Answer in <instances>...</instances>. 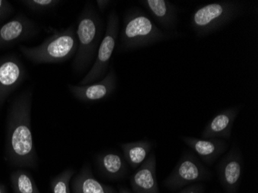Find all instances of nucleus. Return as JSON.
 Instances as JSON below:
<instances>
[{
  "label": "nucleus",
  "mask_w": 258,
  "mask_h": 193,
  "mask_svg": "<svg viewBox=\"0 0 258 193\" xmlns=\"http://www.w3.org/2000/svg\"><path fill=\"white\" fill-rule=\"evenodd\" d=\"M78 48L76 29L74 26L56 31L39 46L23 47V53L37 63H56L67 61L76 55Z\"/></svg>",
  "instance_id": "39448f33"
},
{
  "label": "nucleus",
  "mask_w": 258,
  "mask_h": 193,
  "mask_svg": "<svg viewBox=\"0 0 258 193\" xmlns=\"http://www.w3.org/2000/svg\"><path fill=\"white\" fill-rule=\"evenodd\" d=\"M241 152L233 146L217 165L219 180L227 193H237L243 172Z\"/></svg>",
  "instance_id": "6e6552de"
},
{
  "label": "nucleus",
  "mask_w": 258,
  "mask_h": 193,
  "mask_svg": "<svg viewBox=\"0 0 258 193\" xmlns=\"http://www.w3.org/2000/svg\"><path fill=\"white\" fill-rule=\"evenodd\" d=\"M240 107H230L216 114L203 131V139H230L232 128L240 112Z\"/></svg>",
  "instance_id": "f8f14e48"
},
{
  "label": "nucleus",
  "mask_w": 258,
  "mask_h": 193,
  "mask_svg": "<svg viewBox=\"0 0 258 193\" xmlns=\"http://www.w3.org/2000/svg\"><path fill=\"white\" fill-rule=\"evenodd\" d=\"M117 88V75L111 68L102 79L98 82L87 85H68L72 95L81 102L93 103L106 99L115 91Z\"/></svg>",
  "instance_id": "1a4fd4ad"
},
{
  "label": "nucleus",
  "mask_w": 258,
  "mask_h": 193,
  "mask_svg": "<svg viewBox=\"0 0 258 193\" xmlns=\"http://www.w3.org/2000/svg\"><path fill=\"white\" fill-rule=\"evenodd\" d=\"M30 98L20 100L13 108L9 123L7 152L14 165L36 168L37 156L30 127Z\"/></svg>",
  "instance_id": "f257e3e1"
},
{
  "label": "nucleus",
  "mask_w": 258,
  "mask_h": 193,
  "mask_svg": "<svg viewBox=\"0 0 258 193\" xmlns=\"http://www.w3.org/2000/svg\"><path fill=\"white\" fill-rule=\"evenodd\" d=\"M25 3L32 10L45 12L57 7L61 1L60 0H31Z\"/></svg>",
  "instance_id": "412c9836"
},
{
  "label": "nucleus",
  "mask_w": 258,
  "mask_h": 193,
  "mask_svg": "<svg viewBox=\"0 0 258 193\" xmlns=\"http://www.w3.org/2000/svg\"><path fill=\"white\" fill-rule=\"evenodd\" d=\"M34 33H37V27L30 20H12L0 28V43H10Z\"/></svg>",
  "instance_id": "a211bd4d"
},
{
  "label": "nucleus",
  "mask_w": 258,
  "mask_h": 193,
  "mask_svg": "<svg viewBox=\"0 0 258 193\" xmlns=\"http://www.w3.org/2000/svg\"><path fill=\"white\" fill-rule=\"evenodd\" d=\"M135 193H160L156 178V157L154 152L149 155L131 178Z\"/></svg>",
  "instance_id": "9b49d317"
},
{
  "label": "nucleus",
  "mask_w": 258,
  "mask_h": 193,
  "mask_svg": "<svg viewBox=\"0 0 258 193\" xmlns=\"http://www.w3.org/2000/svg\"><path fill=\"white\" fill-rule=\"evenodd\" d=\"M111 3L112 2L110 0H98V1H96L98 10L101 12H104V10H107L111 5Z\"/></svg>",
  "instance_id": "5701e85b"
},
{
  "label": "nucleus",
  "mask_w": 258,
  "mask_h": 193,
  "mask_svg": "<svg viewBox=\"0 0 258 193\" xmlns=\"http://www.w3.org/2000/svg\"><path fill=\"white\" fill-rule=\"evenodd\" d=\"M212 172L201 162L198 157L187 150L181 155L170 175L164 181L166 188L176 190L201 181L210 179Z\"/></svg>",
  "instance_id": "0eeeda50"
},
{
  "label": "nucleus",
  "mask_w": 258,
  "mask_h": 193,
  "mask_svg": "<svg viewBox=\"0 0 258 193\" xmlns=\"http://www.w3.org/2000/svg\"><path fill=\"white\" fill-rule=\"evenodd\" d=\"M78 48L72 68L82 73L96 58L103 34V23L98 12L91 3L84 7L78 18L76 30Z\"/></svg>",
  "instance_id": "7ed1b4c3"
},
{
  "label": "nucleus",
  "mask_w": 258,
  "mask_h": 193,
  "mask_svg": "<svg viewBox=\"0 0 258 193\" xmlns=\"http://www.w3.org/2000/svg\"><path fill=\"white\" fill-rule=\"evenodd\" d=\"M0 193H6L5 188L2 185H0Z\"/></svg>",
  "instance_id": "a878e982"
},
{
  "label": "nucleus",
  "mask_w": 258,
  "mask_h": 193,
  "mask_svg": "<svg viewBox=\"0 0 258 193\" xmlns=\"http://www.w3.org/2000/svg\"><path fill=\"white\" fill-rule=\"evenodd\" d=\"M176 37H179L177 33H167L159 29L139 8L131 9L124 14L120 37L122 50H136Z\"/></svg>",
  "instance_id": "f03ea898"
},
{
  "label": "nucleus",
  "mask_w": 258,
  "mask_h": 193,
  "mask_svg": "<svg viewBox=\"0 0 258 193\" xmlns=\"http://www.w3.org/2000/svg\"><path fill=\"white\" fill-rule=\"evenodd\" d=\"M140 4L149 14L167 31H173L178 25L177 7L168 0H142Z\"/></svg>",
  "instance_id": "ddd939ff"
},
{
  "label": "nucleus",
  "mask_w": 258,
  "mask_h": 193,
  "mask_svg": "<svg viewBox=\"0 0 258 193\" xmlns=\"http://www.w3.org/2000/svg\"><path fill=\"white\" fill-rule=\"evenodd\" d=\"M4 2L2 0H0V16L4 14L7 10V4Z\"/></svg>",
  "instance_id": "b1692460"
},
{
  "label": "nucleus",
  "mask_w": 258,
  "mask_h": 193,
  "mask_svg": "<svg viewBox=\"0 0 258 193\" xmlns=\"http://www.w3.org/2000/svg\"><path fill=\"white\" fill-rule=\"evenodd\" d=\"M14 193H40L31 175L25 171H17L11 175Z\"/></svg>",
  "instance_id": "6ab92c4d"
},
{
  "label": "nucleus",
  "mask_w": 258,
  "mask_h": 193,
  "mask_svg": "<svg viewBox=\"0 0 258 193\" xmlns=\"http://www.w3.org/2000/svg\"><path fill=\"white\" fill-rule=\"evenodd\" d=\"M75 171L72 168H67L66 170L55 177L51 182V189L53 193H71L70 183Z\"/></svg>",
  "instance_id": "aec40b11"
},
{
  "label": "nucleus",
  "mask_w": 258,
  "mask_h": 193,
  "mask_svg": "<svg viewBox=\"0 0 258 193\" xmlns=\"http://www.w3.org/2000/svg\"><path fill=\"white\" fill-rule=\"evenodd\" d=\"M23 77V71L18 62L10 59L0 63V101L19 84Z\"/></svg>",
  "instance_id": "f3484780"
},
{
  "label": "nucleus",
  "mask_w": 258,
  "mask_h": 193,
  "mask_svg": "<svg viewBox=\"0 0 258 193\" xmlns=\"http://www.w3.org/2000/svg\"><path fill=\"white\" fill-rule=\"evenodd\" d=\"M179 193H204V186L201 184H192L182 188Z\"/></svg>",
  "instance_id": "4be33fe9"
},
{
  "label": "nucleus",
  "mask_w": 258,
  "mask_h": 193,
  "mask_svg": "<svg viewBox=\"0 0 258 193\" xmlns=\"http://www.w3.org/2000/svg\"><path fill=\"white\" fill-rule=\"evenodd\" d=\"M118 193H131L130 191H128V190L126 189V188H121L119 189V191H118Z\"/></svg>",
  "instance_id": "393cba45"
},
{
  "label": "nucleus",
  "mask_w": 258,
  "mask_h": 193,
  "mask_svg": "<svg viewBox=\"0 0 258 193\" xmlns=\"http://www.w3.org/2000/svg\"><path fill=\"white\" fill-rule=\"evenodd\" d=\"M97 165L100 172L111 179H119L127 172V162L119 153L105 152L97 157Z\"/></svg>",
  "instance_id": "4468645a"
},
{
  "label": "nucleus",
  "mask_w": 258,
  "mask_h": 193,
  "mask_svg": "<svg viewBox=\"0 0 258 193\" xmlns=\"http://www.w3.org/2000/svg\"><path fill=\"white\" fill-rule=\"evenodd\" d=\"M182 140L207 165H212L227 149V143L223 139L182 137Z\"/></svg>",
  "instance_id": "9d476101"
},
{
  "label": "nucleus",
  "mask_w": 258,
  "mask_h": 193,
  "mask_svg": "<svg viewBox=\"0 0 258 193\" xmlns=\"http://www.w3.org/2000/svg\"><path fill=\"white\" fill-rule=\"evenodd\" d=\"M243 4L224 0L211 3L197 9L190 20L192 30L197 37H205L219 31L243 14Z\"/></svg>",
  "instance_id": "20e7f679"
},
{
  "label": "nucleus",
  "mask_w": 258,
  "mask_h": 193,
  "mask_svg": "<svg viewBox=\"0 0 258 193\" xmlns=\"http://www.w3.org/2000/svg\"><path fill=\"white\" fill-rule=\"evenodd\" d=\"M118 30L119 18L117 13L113 10L108 15L105 34L100 43L95 62L91 71L79 83V85L83 86L95 83L102 79L108 74L110 61L118 40Z\"/></svg>",
  "instance_id": "423d86ee"
},
{
  "label": "nucleus",
  "mask_w": 258,
  "mask_h": 193,
  "mask_svg": "<svg viewBox=\"0 0 258 193\" xmlns=\"http://www.w3.org/2000/svg\"><path fill=\"white\" fill-rule=\"evenodd\" d=\"M154 143L149 140L121 144L124 158L133 169H137L150 155Z\"/></svg>",
  "instance_id": "dca6fc26"
},
{
  "label": "nucleus",
  "mask_w": 258,
  "mask_h": 193,
  "mask_svg": "<svg viewBox=\"0 0 258 193\" xmlns=\"http://www.w3.org/2000/svg\"><path fill=\"white\" fill-rule=\"evenodd\" d=\"M73 193H114L112 188L95 178L89 165H85L72 182Z\"/></svg>",
  "instance_id": "2eb2a0df"
}]
</instances>
